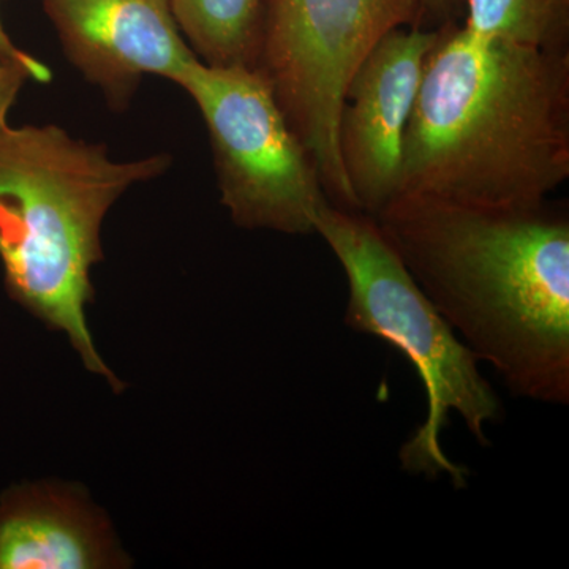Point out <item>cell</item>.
I'll return each instance as SVG.
<instances>
[{
  "label": "cell",
  "mask_w": 569,
  "mask_h": 569,
  "mask_svg": "<svg viewBox=\"0 0 569 569\" xmlns=\"http://www.w3.org/2000/svg\"><path fill=\"white\" fill-rule=\"evenodd\" d=\"M171 167L170 153L116 162L104 144L61 127L0 121V261L11 298L71 346L92 373L123 385L97 353L86 320L91 271L103 260L102 224L127 190Z\"/></svg>",
  "instance_id": "cell-3"
},
{
  "label": "cell",
  "mask_w": 569,
  "mask_h": 569,
  "mask_svg": "<svg viewBox=\"0 0 569 569\" xmlns=\"http://www.w3.org/2000/svg\"><path fill=\"white\" fill-rule=\"evenodd\" d=\"M63 54L112 111L132 103L146 74L174 84L200 59L179 31L170 0H43Z\"/></svg>",
  "instance_id": "cell-8"
},
{
  "label": "cell",
  "mask_w": 569,
  "mask_h": 569,
  "mask_svg": "<svg viewBox=\"0 0 569 569\" xmlns=\"http://www.w3.org/2000/svg\"><path fill=\"white\" fill-rule=\"evenodd\" d=\"M271 0H170L174 20L206 66L258 69Z\"/></svg>",
  "instance_id": "cell-10"
},
{
  "label": "cell",
  "mask_w": 569,
  "mask_h": 569,
  "mask_svg": "<svg viewBox=\"0 0 569 569\" xmlns=\"http://www.w3.org/2000/svg\"><path fill=\"white\" fill-rule=\"evenodd\" d=\"M569 178V51L438 29L403 141L400 193L546 203Z\"/></svg>",
  "instance_id": "cell-2"
},
{
  "label": "cell",
  "mask_w": 569,
  "mask_h": 569,
  "mask_svg": "<svg viewBox=\"0 0 569 569\" xmlns=\"http://www.w3.org/2000/svg\"><path fill=\"white\" fill-rule=\"evenodd\" d=\"M418 26V0H271L260 70L312 156L329 203L359 212L337 144L351 74L392 29Z\"/></svg>",
  "instance_id": "cell-6"
},
{
  "label": "cell",
  "mask_w": 569,
  "mask_h": 569,
  "mask_svg": "<svg viewBox=\"0 0 569 569\" xmlns=\"http://www.w3.org/2000/svg\"><path fill=\"white\" fill-rule=\"evenodd\" d=\"M466 13L478 36L569 51V0H466Z\"/></svg>",
  "instance_id": "cell-11"
},
{
  "label": "cell",
  "mask_w": 569,
  "mask_h": 569,
  "mask_svg": "<svg viewBox=\"0 0 569 569\" xmlns=\"http://www.w3.org/2000/svg\"><path fill=\"white\" fill-rule=\"evenodd\" d=\"M438 29L397 28L351 74L337 123V144L359 212L376 217L400 192L403 141Z\"/></svg>",
  "instance_id": "cell-7"
},
{
  "label": "cell",
  "mask_w": 569,
  "mask_h": 569,
  "mask_svg": "<svg viewBox=\"0 0 569 569\" xmlns=\"http://www.w3.org/2000/svg\"><path fill=\"white\" fill-rule=\"evenodd\" d=\"M316 231L347 277L348 328L399 350L425 387L426 419L400 448L403 470L429 478L447 475L455 488H463L466 468L452 462L441 447L449 415H459L481 445H488V427L501 415L500 400L482 377L478 359L422 293L372 217L326 203Z\"/></svg>",
  "instance_id": "cell-4"
},
{
  "label": "cell",
  "mask_w": 569,
  "mask_h": 569,
  "mask_svg": "<svg viewBox=\"0 0 569 569\" xmlns=\"http://www.w3.org/2000/svg\"><path fill=\"white\" fill-rule=\"evenodd\" d=\"M203 116L220 201L246 230L317 234L329 203L312 156L263 73L197 61L178 82Z\"/></svg>",
  "instance_id": "cell-5"
},
{
  "label": "cell",
  "mask_w": 569,
  "mask_h": 569,
  "mask_svg": "<svg viewBox=\"0 0 569 569\" xmlns=\"http://www.w3.org/2000/svg\"><path fill=\"white\" fill-rule=\"evenodd\" d=\"M466 11V0H418V28L440 29L448 24H458Z\"/></svg>",
  "instance_id": "cell-13"
},
{
  "label": "cell",
  "mask_w": 569,
  "mask_h": 569,
  "mask_svg": "<svg viewBox=\"0 0 569 569\" xmlns=\"http://www.w3.org/2000/svg\"><path fill=\"white\" fill-rule=\"evenodd\" d=\"M107 522L77 489L29 486L0 505V569L126 567Z\"/></svg>",
  "instance_id": "cell-9"
},
{
  "label": "cell",
  "mask_w": 569,
  "mask_h": 569,
  "mask_svg": "<svg viewBox=\"0 0 569 569\" xmlns=\"http://www.w3.org/2000/svg\"><path fill=\"white\" fill-rule=\"evenodd\" d=\"M378 228L463 346L511 395L569 402V216L400 193Z\"/></svg>",
  "instance_id": "cell-1"
},
{
  "label": "cell",
  "mask_w": 569,
  "mask_h": 569,
  "mask_svg": "<svg viewBox=\"0 0 569 569\" xmlns=\"http://www.w3.org/2000/svg\"><path fill=\"white\" fill-rule=\"evenodd\" d=\"M51 71L28 52L20 50L0 22V121H6L11 104L26 81L48 82Z\"/></svg>",
  "instance_id": "cell-12"
}]
</instances>
